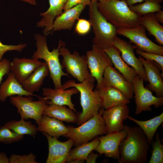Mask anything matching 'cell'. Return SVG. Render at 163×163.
<instances>
[{"instance_id": "obj_1", "label": "cell", "mask_w": 163, "mask_h": 163, "mask_svg": "<svg viewBox=\"0 0 163 163\" xmlns=\"http://www.w3.org/2000/svg\"><path fill=\"white\" fill-rule=\"evenodd\" d=\"M127 132L119 148V163H145L150 148L146 137L139 126L124 125Z\"/></svg>"}, {"instance_id": "obj_2", "label": "cell", "mask_w": 163, "mask_h": 163, "mask_svg": "<svg viewBox=\"0 0 163 163\" xmlns=\"http://www.w3.org/2000/svg\"><path fill=\"white\" fill-rule=\"evenodd\" d=\"M97 8L105 19L117 29L129 28L139 24V16L129 8L126 2L119 0L97 2Z\"/></svg>"}, {"instance_id": "obj_3", "label": "cell", "mask_w": 163, "mask_h": 163, "mask_svg": "<svg viewBox=\"0 0 163 163\" xmlns=\"http://www.w3.org/2000/svg\"><path fill=\"white\" fill-rule=\"evenodd\" d=\"M34 37L36 40L37 50L34 53L32 56V58L37 60L41 59L45 61L49 68L50 77L53 82L55 88H62V77L66 76L70 78L67 73L63 71L59 58L60 55L59 48L65 43V42L59 40L58 47L54 48L51 51H50L47 46L46 36L36 34L34 35Z\"/></svg>"}, {"instance_id": "obj_4", "label": "cell", "mask_w": 163, "mask_h": 163, "mask_svg": "<svg viewBox=\"0 0 163 163\" xmlns=\"http://www.w3.org/2000/svg\"><path fill=\"white\" fill-rule=\"evenodd\" d=\"M94 87V83L88 81L77 83L73 80H69L62 85V89L74 87L80 93V104L82 110L78 116L77 123L79 125L98 113L102 108L97 90L96 88L93 90Z\"/></svg>"}, {"instance_id": "obj_5", "label": "cell", "mask_w": 163, "mask_h": 163, "mask_svg": "<svg viewBox=\"0 0 163 163\" xmlns=\"http://www.w3.org/2000/svg\"><path fill=\"white\" fill-rule=\"evenodd\" d=\"M89 20L94 37L93 45L104 50L112 46L117 36V29L102 14L97 7V2L91 1L89 5Z\"/></svg>"}, {"instance_id": "obj_6", "label": "cell", "mask_w": 163, "mask_h": 163, "mask_svg": "<svg viewBox=\"0 0 163 163\" xmlns=\"http://www.w3.org/2000/svg\"><path fill=\"white\" fill-rule=\"evenodd\" d=\"M104 108L91 118L77 127L68 126L69 131L64 136L72 138L74 145L77 146L88 142L94 138L107 133L106 127L102 116Z\"/></svg>"}, {"instance_id": "obj_7", "label": "cell", "mask_w": 163, "mask_h": 163, "mask_svg": "<svg viewBox=\"0 0 163 163\" xmlns=\"http://www.w3.org/2000/svg\"><path fill=\"white\" fill-rule=\"evenodd\" d=\"M59 53L63 58L62 61V67L65 69L68 74L80 82L88 81L94 83L96 80L88 69L85 55H80L75 51L71 53L66 47L65 43L60 46Z\"/></svg>"}, {"instance_id": "obj_8", "label": "cell", "mask_w": 163, "mask_h": 163, "mask_svg": "<svg viewBox=\"0 0 163 163\" xmlns=\"http://www.w3.org/2000/svg\"><path fill=\"white\" fill-rule=\"evenodd\" d=\"M39 98L38 101H34L31 96L15 95L10 97V102L17 107L21 118L34 119L37 124L47 105L43 97Z\"/></svg>"}, {"instance_id": "obj_9", "label": "cell", "mask_w": 163, "mask_h": 163, "mask_svg": "<svg viewBox=\"0 0 163 163\" xmlns=\"http://www.w3.org/2000/svg\"><path fill=\"white\" fill-rule=\"evenodd\" d=\"M146 29L140 24L132 28H118L117 34L128 39L138 49L147 52L163 55V46L158 45L148 38Z\"/></svg>"}, {"instance_id": "obj_10", "label": "cell", "mask_w": 163, "mask_h": 163, "mask_svg": "<svg viewBox=\"0 0 163 163\" xmlns=\"http://www.w3.org/2000/svg\"><path fill=\"white\" fill-rule=\"evenodd\" d=\"M144 82L138 75L135 76L133 82L136 105L135 113L137 115L143 111H151L152 106L158 108L163 105V97L154 96L151 90L145 87Z\"/></svg>"}, {"instance_id": "obj_11", "label": "cell", "mask_w": 163, "mask_h": 163, "mask_svg": "<svg viewBox=\"0 0 163 163\" xmlns=\"http://www.w3.org/2000/svg\"><path fill=\"white\" fill-rule=\"evenodd\" d=\"M85 56L89 72L97 82L96 88H100L102 85L105 70L113 66L111 59L103 50L94 45L91 50L87 51Z\"/></svg>"}, {"instance_id": "obj_12", "label": "cell", "mask_w": 163, "mask_h": 163, "mask_svg": "<svg viewBox=\"0 0 163 163\" xmlns=\"http://www.w3.org/2000/svg\"><path fill=\"white\" fill-rule=\"evenodd\" d=\"M129 108L126 104H122L103 109L102 116L107 133H116L124 129L123 122L129 116Z\"/></svg>"}, {"instance_id": "obj_13", "label": "cell", "mask_w": 163, "mask_h": 163, "mask_svg": "<svg viewBox=\"0 0 163 163\" xmlns=\"http://www.w3.org/2000/svg\"><path fill=\"white\" fill-rule=\"evenodd\" d=\"M112 45L120 51L121 56L128 65L130 66L136 72L137 75L144 82H148L145 71L141 61L136 57L134 52L135 46L124 40L117 36L115 37Z\"/></svg>"}, {"instance_id": "obj_14", "label": "cell", "mask_w": 163, "mask_h": 163, "mask_svg": "<svg viewBox=\"0 0 163 163\" xmlns=\"http://www.w3.org/2000/svg\"><path fill=\"white\" fill-rule=\"evenodd\" d=\"M126 131L123 129L116 133H107L98 138L99 144L95 149L100 154L114 158L118 161L120 157L119 148L120 144L127 136Z\"/></svg>"}, {"instance_id": "obj_15", "label": "cell", "mask_w": 163, "mask_h": 163, "mask_svg": "<svg viewBox=\"0 0 163 163\" xmlns=\"http://www.w3.org/2000/svg\"><path fill=\"white\" fill-rule=\"evenodd\" d=\"M46 136L48 142L49 153L46 163H64L67 162L69 154L74 141L72 138L62 142L57 138L52 137L45 133H42Z\"/></svg>"}, {"instance_id": "obj_16", "label": "cell", "mask_w": 163, "mask_h": 163, "mask_svg": "<svg viewBox=\"0 0 163 163\" xmlns=\"http://www.w3.org/2000/svg\"><path fill=\"white\" fill-rule=\"evenodd\" d=\"M102 87L115 88L122 92L129 99H132L134 96L133 83L126 80L113 66L108 67L105 70L103 76Z\"/></svg>"}, {"instance_id": "obj_17", "label": "cell", "mask_w": 163, "mask_h": 163, "mask_svg": "<svg viewBox=\"0 0 163 163\" xmlns=\"http://www.w3.org/2000/svg\"><path fill=\"white\" fill-rule=\"evenodd\" d=\"M144 68L149 84V89L155 93V96L163 97V75L160 72V67L156 62L146 60L139 56Z\"/></svg>"}, {"instance_id": "obj_18", "label": "cell", "mask_w": 163, "mask_h": 163, "mask_svg": "<svg viewBox=\"0 0 163 163\" xmlns=\"http://www.w3.org/2000/svg\"><path fill=\"white\" fill-rule=\"evenodd\" d=\"M78 93V89L74 87L68 90L44 88L42 94L47 104L67 106L69 108L76 112L74 105L71 100V97Z\"/></svg>"}, {"instance_id": "obj_19", "label": "cell", "mask_w": 163, "mask_h": 163, "mask_svg": "<svg viewBox=\"0 0 163 163\" xmlns=\"http://www.w3.org/2000/svg\"><path fill=\"white\" fill-rule=\"evenodd\" d=\"M49 7L47 10L40 14L42 18L37 23L38 27L44 28L43 35L47 36L51 33L56 18L63 11L64 6L67 0H48Z\"/></svg>"}, {"instance_id": "obj_20", "label": "cell", "mask_w": 163, "mask_h": 163, "mask_svg": "<svg viewBox=\"0 0 163 163\" xmlns=\"http://www.w3.org/2000/svg\"><path fill=\"white\" fill-rule=\"evenodd\" d=\"M43 63L38 60L15 57L10 62V70L21 84Z\"/></svg>"}, {"instance_id": "obj_21", "label": "cell", "mask_w": 163, "mask_h": 163, "mask_svg": "<svg viewBox=\"0 0 163 163\" xmlns=\"http://www.w3.org/2000/svg\"><path fill=\"white\" fill-rule=\"evenodd\" d=\"M86 6L84 4H78L63 11L55 19L52 33L61 30H71Z\"/></svg>"}, {"instance_id": "obj_22", "label": "cell", "mask_w": 163, "mask_h": 163, "mask_svg": "<svg viewBox=\"0 0 163 163\" xmlns=\"http://www.w3.org/2000/svg\"><path fill=\"white\" fill-rule=\"evenodd\" d=\"M15 95L39 97L25 90L14 74L11 72L0 87V101L5 102L8 97Z\"/></svg>"}, {"instance_id": "obj_23", "label": "cell", "mask_w": 163, "mask_h": 163, "mask_svg": "<svg viewBox=\"0 0 163 163\" xmlns=\"http://www.w3.org/2000/svg\"><path fill=\"white\" fill-rule=\"evenodd\" d=\"M96 89L101 101L102 108L104 109L122 104H128L130 103V99L115 88L102 87Z\"/></svg>"}, {"instance_id": "obj_24", "label": "cell", "mask_w": 163, "mask_h": 163, "mask_svg": "<svg viewBox=\"0 0 163 163\" xmlns=\"http://www.w3.org/2000/svg\"><path fill=\"white\" fill-rule=\"evenodd\" d=\"M37 125L38 131L57 138L64 136L69 131L68 126L62 121L45 115H42Z\"/></svg>"}, {"instance_id": "obj_25", "label": "cell", "mask_w": 163, "mask_h": 163, "mask_svg": "<svg viewBox=\"0 0 163 163\" xmlns=\"http://www.w3.org/2000/svg\"><path fill=\"white\" fill-rule=\"evenodd\" d=\"M103 50L110 58L115 69L126 80L133 83L134 78L137 74L135 70L129 67L123 59L119 50L112 45Z\"/></svg>"}, {"instance_id": "obj_26", "label": "cell", "mask_w": 163, "mask_h": 163, "mask_svg": "<svg viewBox=\"0 0 163 163\" xmlns=\"http://www.w3.org/2000/svg\"><path fill=\"white\" fill-rule=\"evenodd\" d=\"M49 74L48 66L45 62H43V64L35 70L21 84L27 91L33 94L39 91L44 79Z\"/></svg>"}, {"instance_id": "obj_27", "label": "cell", "mask_w": 163, "mask_h": 163, "mask_svg": "<svg viewBox=\"0 0 163 163\" xmlns=\"http://www.w3.org/2000/svg\"><path fill=\"white\" fill-rule=\"evenodd\" d=\"M43 115L67 123H77L78 119L75 111L65 105L47 104Z\"/></svg>"}, {"instance_id": "obj_28", "label": "cell", "mask_w": 163, "mask_h": 163, "mask_svg": "<svg viewBox=\"0 0 163 163\" xmlns=\"http://www.w3.org/2000/svg\"><path fill=\"white\" fill-rule=\"evenodd\" d=\"M155 13H150L140 17L139 24L143 26L155 38L159 45H163V27L156 19Z\"/></svg>"}, {"instance_id": "obj_29", "label": "cell", "mask_w": 163, "mask_h": 163, "mask_svg": "<svg viewBox=\"0 0 163 163\" xmlns=\"http://www.w3.org/2000/svg\"><path fill=\"white\" fill-rule=\"evenodd\" d=\"M128 119L139 126L145 135L149 143L151 144L157 129L163 122V112L147 120H139L129 116Z\"/></svg>"}, {"instance_id": "obj_30", "label": "cell", "mask_w": 163, "mask_h": 163, "mask_svg": "<svg viewBox=\"0 0 163 163\" xmlns=\"http://www.w3.org/2000/svg\"><path fill=\"white\" fill-rule=\"evenodd\" d=\"M100 143L98 138L90 142L76 146L71 150L67 158V162L73 160L84 161L89 154L98 146Z\"/></svg>"}, {"instance_id": "obj_31", "label": "cell", "mask_w": 163, "mask_h": 163, "mask_svg": "<svg viewBox=\"0 0 163 163\" xmlns=\"http://www.w3.org/2000/svg\"><path fill=\"white\" fill-rule=\"evenodd\" d=\"M4 126L18 134L28 135L34 138L38 131L37 127L36 125L30 121H26L22 118L18 121H10Z\"/></svg>"}, {"instance_id": "obj_32", "label": "cell", "mask_w": 163, "mask_h": 163, "mask_svg": "<svg viewBox=\"0 0 163 163\" xmlns=\"http://www.w3.org/2000/svg\"><path fill=\"white\" fill-rule=\"evenodd\" d=\"M130 9L140 17L150 13H155L161 10L160 3L155 1L147 0L142 3L131 5Z\"/></svg>"}, {"instance_id": "obj_33", "label": "cell", "mask_w": 163, "mask_h": 163, "mask_svg": "<svg viewBox=\"0 0 163 163\" xmlns=\"http://www.w3.org/2000/svg\"><path fill=\"white\" fill-rule=\"evenodd\" d=\"M155 140L152 144V149L149 163H163V145L158 133L155 135Z\"/></svg>"}, {"instance_id": "obj_34", "label": "cell", "mask_w": 163, "mask_h": 163, "mask_svg": "<svg viewBox=\"0 0 163 163\" xmlns=\"http://www.w3.org/2000/svg\"><path fill=\"white\" fill-rule=\"evenodd\" d=\"M23 137V135L18 134L4 126L0 127V142L10 144L18 141Z\"/></svg>"}, {"instance_id": "obj_35", "label": "cell", "mask_w": 163, "mask_h": 163, "mask_svg": "<svg viewBox=\"0 0 163 163\" xmlns=\"http://www.w3.org/2000/svg\"><path fill=\"white\" fill-rule=\"evenodd\" d=\"M137 54L146 60L155 62L160 67L162 71L161 74L163 72V55L154 53L147 52L138 49L136 50Z\"/></svg>"}, {"instance_id": "obj_36", "label": "cell", "mask_w": 163, "mask_h": 163, "mask_svg": "<svg viewBox=\"0 0 163 163\" xmlns=\"http://www.w3.org/2000/svg\"><path fill=\"white\" fill-rule=\"evenodd\" d=\"M36 156L32 153L28 155L12 154L9 158L10 163H37Z\"/></svg>"}, {"instance_id": "obj_37", "label": "cell", "mask_w": 163, "mask_h": 163, "mask_svg": "<svg viewBox=\"0 0 163 163\" xmlns=\"http://www.w3.org/2000/svg\"><path fill=\"white\" fill-rule=\"evenodd\" d=\"M91 26L89 20L83 18H78L75 27V31L78 34L85 35L90 30Z\"/></svg>"}, {"instance_id": "obj_38", "label": "cell", "mask_w": 163, "mask_h": 163, "mask_svg": "<svg viewBox=\"0 0 163 163\" xmlns=\"http://www.w3.org/2000/svg\"><path fill=\"white\" fill-rule=\"evenodd\" d=\"M26 46L27 44L25 43L17 45H6L0 40V61L2 60L4 54L6 52L14 50L21 52Z\"/></svg>"}, {"instance_id": "obj_39", "label": "cell", "mask_w": 163, "mask_h": 163, "mask_svg": "<svg viewBox=\"0 0 163 163\" xmlns=\"http://www.w3.org/2000/svg\"><path fill=\"white\" fill-rule=\"evenodd\" d=\"M10 71V62L9 60L5 59L0 61V84L4 76L6 74L8 75Z\"/></svg>"}, {"instance_id": "obj_40", "label": "cell", "mask_w": 163, "mask_h": 163, "mask_svg": "<svg viewBox=\"0 0 163 163\" xmlns=\"http://www.w3.org/2000/svg\"><path fill=\"white\" fill-rule=\"evenodd\" d=\"M92 0H67L64 7L63 11H66L77 5L83 4L89 6Z\"/></svg>"}, {"instance_id": "obj_41", "label": "cell", "mask_w": 163, "mask_h": 163, "mask_svg": "<svg viewBox=\"0 0 163 163\" xmlns=\"http://www.w3.org/2000/svg\"><path fill=\"white\" fill-rule=\"evenodd\" d=\"M98 157V154L91 152L86 159L87 163H95Z\"/></svg>"}, {"instance_id": "obj_42", "label": "cell", "mask_w": 163, "mask_h": 163, "mask_svg": "<svg viewBox=\"0 0 163 163\" xmlns=\"http://www.w3.org/2000/svg\"><path fill=\"white\" fill-rule=\"evenodd\" d=\"M147 0H127L126 2L128 6L135 5L138 3L142 2ZM156 1L160 3H162L163 0H151Z\"/></svg>"}, {"instance_id": "obj_43", "label": "cell", "mask_w": 163, "mask_h": 163, "mask_svg": "<svg viewBox=\"0 0 163 163\" xmlns=\"http://www.w3.org/2000/svg\"><path fill=\"white\" fill-rule=\"evenodd\" d=\"M9 158L4 152H0V163H9Z\"/></svg>"}, {"instance_id": "obj_44", "label": "cell", "mask_w": 163, "mask_h": 163, "mask_svg": "<svg viewBox=\"0 0 163 163\" xmlns=\"http://www.w3.org/2000/svg\"><path fill=\"white\" fill-rule=\"evenodd\" d=\"M155 16L160 23H163V11L161 10L154 13Z\"/></svg>"}, {"instance_id": "obj_45", "label": "cell", "mask_w": 163, "mask_h": 163, "mask_svg": "<svg viewBox=\"0 0 163 163\" xmlns=\"http://www.w3.org/2000/svg\"><path fill=\"white\" fill-rule=\"evenodd\" d=\"M24 2L26 3H28L31 5H36V0H18Z\"/></svg>"}, {"instance_id": "obj_46", "label": "cell", "mask_w": 163, "mask_h": 163, "mask_svg": "<svg viewBox=\"0 0 163 163\" xmlns=\"http://www.w3.org/2000/svg\"><path fill=\"white\" fill-rule=\"evenodd\" d=\"M105 0H92V1H96L97 2H101Z\"/></svg>"}, {"instance_id": "obj_47", "label": "cell", "mask_w": 163, "mask_h": 163, "mask_svg": "<svg viewBox=\"0 0 163 163\" xmlns=\"http://www.w3.org/2000/svg\"><path fill=\"white\" fill-rule=\"evenodd\" d=\"M120 0V1H126L127 0Z\"/></svg>"}]
</instances>
